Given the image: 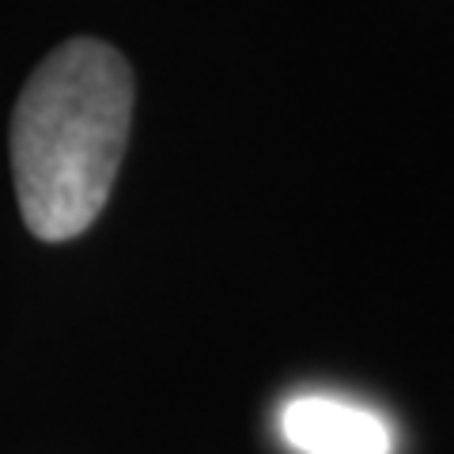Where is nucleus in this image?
<instances>
[{"label": "nucleus", "instance_id": "f03ea898", "mask_svg": "<svg viewBox=\"0 0 454 454\" xmlns=\"http://www.w3.org/2000/svg\"><path fill=\"white\" fill-rule=\"evenodd\" d=\"M280 432L300 454H390L394 435L372 409L337 397H295L280 413Z\"/></svg>", "mask_w": 454, "mask_h": 454}, {"label": "nucleus", "instance_id": "f257e3e1", "mask_svg": "<svg viewBox=\"0 0 454 454\" xmlns=\"http://www.w3.org/2000/svg\"><path fill=\"white\" fill-rule=\"evenodd\" d=\"M133 125V68L98 38H68L23 83L12 114V175L27 231L83 235L106 208Z\"/></svg>", "mask_w": 454, "mask_h": 454}]
</instances>
